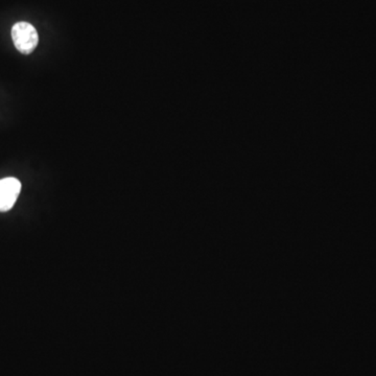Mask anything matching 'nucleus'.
<instances>
[{"label": "nucleus", "mask_w": 376, "mask_h": 376, "mask_svg": "<svg viewBox=\"0 0 376 376\" xmlns=\"http://www.w3.org/2000/svg\"><path fill=\"white\" fill-rule=\"evenodd\" d=\"M12 39L19 53L30 55L35 51L39 43V35L35 27L29 22H17L12 27Z\"/></svg>", "instance_id": "1"}, {"label": "nucleus", "mask_w": 376, "mask_h": 376, "mask_svg": "<svg viewBox=\"0 0 376 376\" xmlns=\"http://www.w3.org/2000/svg\"><path fill=\"white\" fill-rule=\"evenodd\" d=\"M21 190V183L16 178L0 180V212H8L16 203Z\"/></svg>", "instance_id": "2"}]
</instances>
